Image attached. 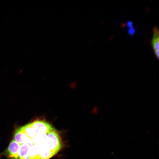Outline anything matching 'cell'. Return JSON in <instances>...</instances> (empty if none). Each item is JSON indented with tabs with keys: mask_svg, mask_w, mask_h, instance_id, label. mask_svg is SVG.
<instances>
[{
	"mask_svg": "<svg viewBox=\"0 0 159 159\" xmlns=\"http://www.w3.org/2000/svg\"><path fill=\"white\" fill-rule=\"evenodd\" d=\"M30 147L26 144L20 145L19 155L16 159H29Z\"/></svg>",
	"mask_w": 159,
	"mask_h": 159,
	"instance_id": "cell-3",
	"label": "cell"
},
{
	"mask_svg": "<svg viewBox=\"0 0 159 159\" xmlns=\"http://www.w3.org/2000/svg\"><path fill=\"white\" fill-rule=\"evenodd\" d=\"M154 33L152 39V44L155 54L158 58L159 54V31L156 26L153 30Z\"/></svg>",
	"mask_w": 159,
	"mask_h": 159,
	"instance_id": "cell-2",
	"label": "cell"
},
{
	"mask_svg": "<svg viewBox=\"0 0 159 159\" xmlns=\"http://www.w3.org/2000/svg\"><path fill=\"white\" fill-rule=\"evenodd\" d=\"M135 32V29L133 27L130 28L127 31L128 34L130 35H132Z\"/></svg>",
	"mask_w": 159,
	"mask_h": 159,
	"instance_id": "cell-4",
	"label": "cell"
},
{
	"mask_svg": "<svg viewBox=\"0 0 159 159\" xmlns=\"http://www.w3.org/2000/svg\"><path fill=\"white\" fill-rule=\"evenodd\" d=\"M126 25L128 27L130 28L133 27V22L129 20L127 22Z\"/></svg>",
	"mask_w": 159,
	"mask_h": 159,
	"instance_id": "cell-5",
	"label": "cell"
},
{
	"mask_svg": "<svg viewBox=\"0 0 159 159\" xmlns=\"http://www.w3.org/2000/svg\"><path fill=\"white\" fill-rule=\"evenodd\" d=\"M20 145L13 139L3 154L9 159H16L19 155Z\"/></svg>",
	"mask_w": 159,
	"mask_h": 159,
	"instance_id": "cell-1",
	"label": "cell"
}]
</instances>
